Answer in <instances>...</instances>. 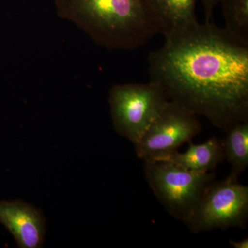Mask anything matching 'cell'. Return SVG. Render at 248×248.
Segmentation results:
<instances>
[{"label": "cell", "instance_id": "cell-2", "mask_svg": "<svg viewBox=\"0 0 248 248\" xmlns=\"http://www.w3.org/2000/svg\"><path fill=\"white\" fill-rule=\"evenodd\" d=\"M57 14L109 50H133L160 34L147 0H55Z\"/></svg>", "mask_w": 248, "mask_h": 248}, {"label": "cell", "instance_id": "cell-7", "mask_svg": "<svg viewBox=\"0 0 248 248\" xmlns=\"http://www.w3.org/2000/svg\"><path fill=\"white\" fill-rule=\"evenodd\" d=\"M0 223L14 236L18 247L42 248L46 219L40 210L21 200L0 201Z\"/></svg>", "mask_w": 248, "mask_h": 248}, {"label": "cell", "instance_id": "cell-8", "mask_svg": "<svg viewBox=\"0 0 248 248\" xmlns=\"http://www.w3.org/2000/svg\"><path fill=\"white\" fill-rule=\"evenodd\" d=\"M165 38L192 29L199 24L197 0H147Z\"/></svg>", "mask_w": 248, "mask_h": 248}, {"label": "cell", "instance_id": "cell-10", "mask_svg": "<svg viewBox=\"0 0 248 248\" xmlns=\"http://www.w3.org/2000/svg\"><path fill=\"white\" fill-rule=\"evenodd\" d=\"M225 132V158L232 166L229 177L238 180L248 166V120L236 122Z\"/></svg>", "mask_w": 248, "mask_h": 248}, {"label": "cell", "instance_id": "cell-12", "mask_svg": "<svg viewBox=\"0 0 248 248\" xmlns=\"http://www.w3.org/2000/svg\"><path fill=\"white\" fill-rule=\"evenodd\" d=\"M219 0H201L203 5L205 22H213L214 11Z\"/></svg>", "mask_w": 248, "mask_h": 248}, {"label": "cell", "instance_id": "cell-4", "mask_svg": "<svg viewBox=\"0 0 248 248\" xmlns=\"http://www.w3.org/2000/svg\"><path fill=\"white\" fill-rule=\"evenodd\" d=\"M108 101L115 131L135 145L169 100L159 86L150 81L115 85Z\"/></svg>", "mask_w": 248, "mask_h": 248}, {"label": "cell", "instance_id": "cell-13", "mask_svg": "<svg viewBox=\"0 0 248 248\" xmlns=\"http://www.w3.org/2000/svg\"><path fill=\"white\" fill-rule=\"evenodd\" d=\"M230 244L234 248H248V239L239 240V241H234V240H230Z\"/></svg>", "mask_w": 248, "mask_h": 248}, {"label": "cell", "instance_id": "cell-3", "mask_svg": "<svg viewBox=\"0 0 248 248\" xmlns=\"http://www.w3.org/2000/svg\"><path fill=\"white\" fill-rule=\"evenodd\" d=\"M147 182L173 218L188 219L205 192L215 180V173L197 172L169 160L144 161Z\"/></svg>", "mask_w": 248, "mask_h": 248}, {"label": "cell", "instance_id": "cell-11", "mask_svg": "<svg viewBox=\"0 0 248 248\" xmlns=\"http://www.w3.org/2000/svg\"><path fill=\"white\" fill-rule=\"evenodd\" d=\"M227 31L248 42V0H219Z\"/></svg>", "mask_w": 248, "mask_h": 248}, {"label": "cell", "instance_id": "cell-5", "mask_svg": "<svg viewBox=\"0 0 248 248\" xmlns=\"http://www.w3.org/2000/svg\"><path fill=\"white\" fill-rule=\"evenodd\" d=\"M248 187L228 176L205 189L193 213L184 223L194 234L215 229L246 228Z\"/></svg>", "mask_w": 248, "mask_h": 248}, {"label": "cell", "instance_id": "cell-6", "mask_svg": "<svg viewBox=\"0 0 248 248\" xmlns=\"http://www.w3.org/2000/svg\"><path fill=\"white\" fill-rule=\"evenodd\" d=\"M202 125L197 115L169 101L135 146L143 161L164 160L200 134Z\"/></svg>", "mask_w": 248, "mask_h": 248}, {"label": "cell", "instance_id": "cell-9", "mask_svg": "<svg viewBox=\"0 0 248 248\" xmlns=\"http://www.w3.org/2000/svg\"><path fill=\"white\" fill-rule=\"evenodd\" d=\"M225 159L223 140L212 137L200 144L189 141L186 152H175L164 160H169L194 172H210Z\"/></svg>", "mask_w": 248, "mask_h": 248}, {"label": "cell", "instance_id": "cell-1", "mask_svg": "<svg viewBox=\"0 0 248 248\" xmlns=\"http://www.w3.org/2000/svg\"><path fill=\"white\" fill-rule=\"evenodd\" d=\"M165 40L148 71L169 101L224 131L248 120V42L213 22Z\"/></svg>", "mask_w": 248, "mask_h": 248}]
</instances>
